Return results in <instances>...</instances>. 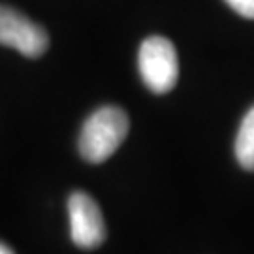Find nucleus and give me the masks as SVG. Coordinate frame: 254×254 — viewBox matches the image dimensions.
I'll return each instance as SVG.
<instances>
[{
    "label": "nucleus",
    "instance_id": "obj_1",
    "mask_svg": "<svg viewBox=\"0 0 254 254\" xmlns=\"http://www.w3.org/2000/svg\"><path fill=\"white\" fill-rule=\"evenodd\" d=\"M130 128L128 115L121 108L104 106L85 121L79 134V153L91 164L106 162L123 145Z\"/></svg>",
    "mask_w": 254,
    "mask_h": 254
},
{
    "label": "nucleus",
    "instance_id": "obj_4",
    "mask_svg": "<svg viewBox=\"0 0 254 254\" xmlns=\"http://www.w3.org/2000/svg\"><path fill=\"white\" fill-rule=\"evenodd\" d=\"M70 237L79 249H96L106 241V222L98 203L85 192H73L68 200Z\"/></svg>",
    "mask_w": 254,
    "mask_h": 254
},
{
    "label": "nucleus",
    "instance_id": "obj_5",
    "mask_svg": "<svg viewBox=\"0 0 254 254\" xmlns=\"http://www.w3.org/2000/svg\"><path fill=\"white\" fill-rule=\"evenodd\" d=\"M236 158L247 172H254V106L243 117L236 137Z\"/></svg>",
    "mask_w": 254,
    "mask_h": 254
},
{
    "label": "nucleus",
    "instance_id": "obj_2",
    "mask_svg": "<svg viewBox=\"0 0 254 254\" xmlns=\"http://www.w3.org/2000/svg\"><path fill=\"white\" fill-rule=\"evenodd\" d=\"M137 68L145 87L154 94H166L179 79L177 51L168 38L151 36L143 40L137 53Z\"/></svg>",
    "mask_w": 254,
    "mask_h": 254
},
{
    "label": "nucleus",
    "instance_id": "obj_3",
    "mask_svg": "<svg viewBox=\"0 0 254 254\" xmlns=\"http://www.w3.org/2000/svg\"><path fill=\"white\" fill-rule=\"evenodd\" d=\"M0 46L11 47L28 59H38L47 51L49 36L46 28L21 11L0 6Z\"/></svg>",
    "mask_w": 254,
    "mask_h": 254
},
{
    "label": "nucleus",
    "instance_id": "obj_6",
    "mask_svg": "<svg viewBox=\"0 0 254 254\" xmlns=\"http://www.w3.org/2000/svg\"><path fill=\"white\" fill-rule=\"evenodd\" d=\"M226 4L241 17L254 19V0H226Z\"/></svg>",
    "mask_w": 254,
    "mask_h": 254
},
{
    "label": "nucleus",
    "instance_id": "obj_7",
    "mask_svg": "<svg viewBox=\"0 0 254 254\" xmlns=\"http://www.w3.org/2000/svg\"><path fill=\"white\" fill-rule=\"evenodd\" d=\"M0 254H15L8 245H4V243H0Z\"/></svg>",
    "mask_w": 254,
    "mask_h": 254
}]
</instances>
